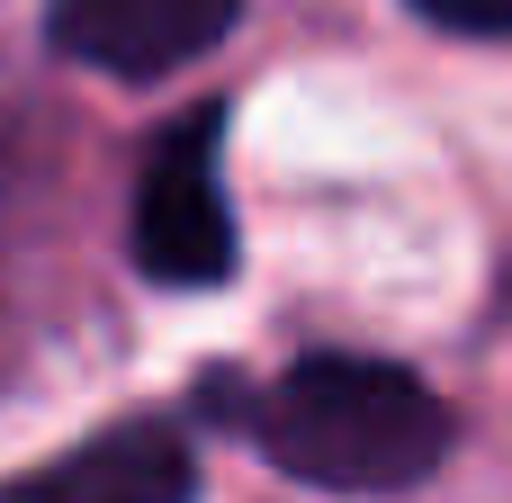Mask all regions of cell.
Instances as JSON below:
<instances>
[{
    "instance_id": "277c9868",
    "label": "cell",
    "mask_w": 512,
    "mask_h": 503,
    "mask_svg": "<svg viewBox=\"0 0 512 503\" xmlns=\"http://www.w3.org/2000/svg\"><path fill=\"white\" fill-rule=\"evenodd\" d=\"M234 18H243V0H54L45 36L90 72L153 81V72L198 63Z\"/></svg>"
},
{
    "instance_id": "7a4b0ae2",
    "label": "cell",
    "mask_w": 512,
    "mask_h": 503,
    "mask_svg": "<svg viewBox=\"0 0 512 503\" xmlns=\"http://www.w3.org/2000/svg\"><path fill=\"white\" fill-rule=\"evenodd\" d=\"M216 108H189L153 135L144 171H135V270L162 288H216L234 270V216H225V180H216Z\"/></svg>"
},
{
    "instance_id": "3957f363",
    "label": "cell",
    "mask_w": 512,
    "mask_h": 503,
    "mask_svg": "<svg viewBox=\"0 0 512 503\" xmlns=\"http://www.w3.org/2000/svg\"><path fill=\"white\" fill-rule=\"evenodd\" d=\"M189 495H198V459H189L180 423H162V414H126V423L90 432L81 450H54L0 486V503H189Z\"/></svg>"
},
{
    "instance_id": "5b68a950",
    "label": "cell",
    "mask_w": 512,
    "mask_h": 503,
    "mask_svg": "<svg viewBox=\"0 0 512 503\" xmlns=\"http://www.w3.org/2000/svg\"><path fill=\"white\" fill-rule=\"evenodd\" d=\"M414 9L450 36H512V0H414Z\"/></svg>"
},
{
    "instance_id": "6da1fadb",
    "label": "cell",
    "mask_w": 512,
    "mask_h": 503,
    "mask_svg": "<svg viewBox=\"0 0 512 503\" xmlns=\"http://www.w3.org/2000/svg\"><path fill=\"white\" fill-rule=\"evenodd\" d=\"M207 405L279 477L324 495H405L450 459V405L414 369L360 360V351L288 360L261 387H207Z\"/></svg>"
}]
</instances>
